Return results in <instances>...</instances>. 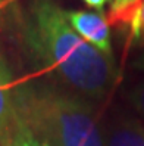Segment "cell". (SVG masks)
Here are the masks:
<instances>
[{"label":"cell","mask_w":144,"mask_h":146,"mask_svg":"<svg viewBox=\"0 0 144 146\" xmlns=\"http://www.w3.org/2000/svg\"><path fill=\"white\" fill-rule=\"evenodd\" d=\"M25 50L57 86L90 102L101 100L116 77L113 56L84 40L53 0H31L21 15Z\"/></svg>","instance_id":"cell-1"},{"label":"cell","mask_w":144,"mask_h":146,"mask_svg":"<svg viewBox=\"0 0 144 146\" xmlns=\"http://www.w3.org/2000/svg\"><path fill=\"white\" fill-rule=\"evenodd\" d=\"M18 118L49 146H105L91 102L55 84H22Z\"/></svg>","instance_id":"cell-2"},{"label":"cell","mask_w":144,"mask_h":146,"mask_svg":"<svg viewBox=\"0 0 144 146\" xmlns=\"http://www.w3.org/2000/svg\"><path fill=\"white\" fill-rule=\"evenodd\" d=\"M66 19L71 27L85 40L88 44L97 49L100 53L112 56V34L110 25L103 12L93 11H65Z\"/></svg>","instance_id":"cell-3"},{"label":"cell","mask_w":144,"mask_h":146,"mask_svg":"<svg viewBox=\"0 0 144 146\" xmlns=\"http://www.w3.org/2000/svg\"><path fill=\"white\" fill-rule=\"evenodd\" d=\"M16 90L18 86L15 84L11 68L0 50V142L18 119Z\"/></svg>","instance_id":"cell-4"},{"label":"cell","mask_w":144,"mask_h":146,"mask_svg":"<svg viewBox=\"0 0 144 146\" xmlns=\"http://www.w3.org/2000/svg\"><path fill=\"white\" fill-rule=\"evenodd\" d=\"M105 133V146H144V125L131 115L113 117Z\"/></svg>","instance_id":"cell-5"},{"label":"cell","mask_w":144,"mask_h":146,"mask_svg":"<svg viewBox=\"0 0 144 146\" xmlns=\"http://www.w3.org/2000/svg\"><path fill=\"white\" fill-rule=\"evenodd\" d=\"M0 146H49L18 118L0 142Z\"/></svg>","instance_id":"cell-6"},{"label":"cell","mask_w":144,"mask_h":146,"mask_svg":"<svg viewBox=\"0 0 144 146\" xmlns=\"http://www.w3.org/2000/svg\"><path fill=\"white\" fill-rule=\"evenodd\" d=\"M121 27L126 30L128 40L134 46H144V0L138 3L131 15L121 24Z\"/></svg>","instance_id":"cell-7"},{"label":"cell","mask_w":144,"mask_h":146,"mask_svg":"<svg viewBox=\"0 0 144 146\" xmlns=\"http://www.w3.org/2000/svg\"><path fill=\"white\" fill-rule=\"evenodd\" d=\"M141 0H112L110 3V21L121 25L131 12L138 6Z\"/></svg>","instance_id":"cell-8"},{"label":"cell","mask_w":144,"mask_h":146,"mask_svg":"<svg viewBox=\"0 0 144 146\" xmlns=\"http://www.w3.org/2000/svg\"><path fill=\"white\" fill-rule=\"evenodd\" d=\"M22 12L16 6V0H0V21L9 27H19Z\"/></svg>","instance_id":"cell-9"},{"label":"cell","mask_w":144,"mask_h":146,"mask_svg":"<svg viewBox=\"0 0 144 146\" xmlns=\"http://www.w3.org/2000/svg\"><path fill=\"white\" fill-rule=\"evenodd\" d=\"M128 100L134 109L144 118V80L137 83L128 92Z\"/></svg>","instance_id":"cell-10"},{"label":"cell","mask_w":144,"mask_h":146,"mask_svg":"<svg viewBox=\"0 0 144 146\" xmlns=\"http://www.w3.org/2000/svg\"><path fill=\"white\" fill-rule=\"evenodd\" d=\"M90 9H94L96 12H101L105 9V6L112 3V0H82Z\"/></svg>","instance_id":"cell-11"},{"label":"cell","mask_w":144,"mask_h":146,"mask_svg":"<svg viewBox=\"0 0 144 146\" xmlns=\"http://www.w3.org/2000/svg\"><path fill=\"white\" fill-rule=\"evenodd\" d=\"M132 66L135 68V70H138V71H144V52L132 62Z\"/></svg>","instance_id":"cell-12"}]
</instances>
